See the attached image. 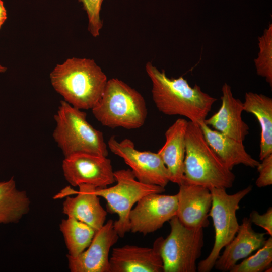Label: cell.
<instances>
[{
  "label": "cell",
  "mask_w": 272,
  "mask_h": 272,
  "mask_svg": "<svg viewBox=\"0 0 272 272\" xmlns=\"http://www.w3.org/2000/svg\"><path fill=\"white\" fill-rule=\"evenodd\" d=\"M212 196L211 207L209 213L215 229V241L213 248L207 258L198 264L199 272H209L214 267L221 250L228 245L236 235L239 228L236 211L240 201L252 190L249 185L237 192L229 194L224 188L209 189Z\"/></svg>",
  "instance_id": "cell-6"
},
{
  "label": "cell",
  "mask_w": 272,
  "mask_h": 272,
  "mask_svg": "<svg viewBox=\"0 0 272 272\" xmlns=\"http://www.w3.org/2000/svg\"><path fill=\"white\" fill-rule=\"evenodd\" d=\"M114 174L116 184L109 188H96L95 193L106 200L108 212L118 215L114 228L119 237L123 238L130 231L129 216L134 205L145 195L162 193L165 188L139 182L129 168L117 170Z\"/></svg>",
  "instance_id": "cell-7"
},
{
  "label": "cell",
  "mask_w": 272,
  "mask_h": 272,
  "mask_svg": "<svg viewBox=\"0 0 272 272\" xmlns=\"http://www.w3.org/2000/svg\"><path fill=\"white\" fill-rule=\"evenodd\" d=\"M169 223L170 234L161 247L164 272H195L203 245V228L187 227L176 216Z\"/></svg>",
  "instance_id": "cell-8"
},
{
  "label": "cell",
  "mask_w": 272,
  "mask_h": 272,
  "mask_svg": "<svg viewBox=\"0 0 272 272\" xmlns=\"http://www.w3.org/2000/svg\"><path fill=\"white\" fill-rule=\"evenodd\" d=\"M179 186L176 216L180 222L191 228L207 227L212 202L210 190L203 186L185 183Z\"/></svg>",
  "instance_id": "cell-14"
},
{
  "label": "cell",
  "mask_w": 272,
  "mask_h": 272,
  "mask_svg": "<svg viewBox=\"0 0 272 272\" xmlns=\"http://www.w3.org/2000/svg\"><path fill=\"white\" fill-rule=\"evenodd\" d=\"M109 220L96 231L86 250L76 256L68 254V267L71 272H110L109 252L119 237Z\"/></svg>",
  "instance_id": "cell-12"
},
{
  "label": "cell",
  "mask_w": 272,
  "mask_h": 272,
  "mask_svg": "<svg viewBox=\"0 0 272 272\" xmlns=\"http://www.w3.org/2000/svg\"><path fill=\"white\" fill-rule=\"evenodd\" d=\"M188 121L177 119L165 133L166 141L158 153L165 165L170 182L179 186L184 182L185 137Z\"/></svg>",
  "instance_id": "cell-18"
},
{
  "label": "cell",
  "mask_w": 272,
  "mask_h": 272,
  "mask_svg": "<svg viewBox=\"0 0 272 272\" xmlns=\"http://www.w3.org/2000/svg\"><path fill=\"white\" fill-rule=\"evenodd\" d=\"M75 197L67 196L62 204V213L84 222L96 231L104 224L107 212L102 207L96 187L87 184L78 186Z\"/></svg>",
  "instance_id": "cell-16"
},
{
  "label": "cell",
  "mask_w": 272,
  "mask_h": 272,
  "mask_svg": "<svg viewBox=\"0 0 272 272\" xmlns=\"http://www.w3.org/2000/svg\"><path fill=\"white\" fill-rule=\"evenodd\" d=\"M91 110L102 125L110 128H139L148 113L143 96L117 78L108 80L100 99Z\"/></svg>",
  "instance_id": "cell-4"
},
{
  "label": "cell",
  "mask_w": 272,
  "mask_h": 272,
  "mask_svg": "<svg viewBox=\"0 0 272 272\" xmlns=\"http://www.w3.org/2000/svg\"><path fill=\"white\" fill-rule=\"evenodd\" d=\"M64 177L72 186L81 184L104 188L115 182L110 159L90 154H76L64 157L62 163Z\"/></svg>",
  "instance_id": "cell-10"
},
{
  "label": "cell",
  "mask_w": 272,
  "mask_h": 272,
  "mask_svg": "<svg viewBox=\"0 0 272 272\" xmlns=\"http://www.w3.org/2000/svg\"><path fill=\"white\" fill-rule=\"evenodd\" d=\"M222 103L219 110L203 122L230 138L243 142L249 134V126L243 120V102L233 96L226 83L222 87Z\"/></svg>",
  "instance_id": "cell-15"
},
{
  "label": "cell",
  "mask_w": 272,
  "mask_h": 272,
  "mask_svg": "<svg viewBox=\"0 0 272 272\" xmlns=\"http://www.w3.org/2000/svg\"><path fill=\"white\" fill-rule=\"evenodd\" d=\"M265 233L254 231L249 218L244 217L232 241L227 245L214 267L222 271H229L240 259L247 257L264 244Z\"/></svg>",
  "instance_id": "cell-17"
},
{
  "label": "cell",
  "mask_w": 272,
  "mask_h": 272,
  "mask_svg": "<svg viewBox=\"0 0 272 272\" xmlns=\"http://www.w3.org/2000/svg\"><path fill=\"white\" fill-rule=\"evenodd\" d=\"M257 166L259 176L256 180L258 187H263L272 184V154L263 159Z\"/></svg>",
  "instance_id": "cell-26"
},
{
  "label": "cell",
  "mask_w": 272,
  "mask_h": 272,
  "mask_svg": "<svg viewBox=\"0 0 272 272\" xmlns=\"http://www.w3.org/2000/svg\"><path fill=\"white\" fill-rule=\"evenodd\" d=\"M272 238L266 239L264 245L254 255L236 264L230 272H262L271 267ZM265 270V271H266Z\"/></svg>",
  "instance_id": "cell-24"
},
{
  "label": "cell",
  "mask_w": 272,
  "mask_h": 272,
  "mask_svg": "<svg viewBox=\"0 0 272 272\" xmlns=\"http://www.w3.org/2000/svg\"><path fill=\"white\" fill-rule=\"evenodd\" d=\"M243 110L253 114L260 128L259 159L272 154V99L262 94L245 93Z\"/></svg>",
  "instance_id": "cell-20"
},
{
  "label": "cell",
  "mask_w": 272,
  "mask_h": 272,
  "mask_svg": "<svg viewBox=\"0 0 272 272\" xmlns=\"http://www.w3.org/2000/svg\"><path fill=\"white\" fill-rule=\"evenodd\" d=\"M177 206V194L151 193L145 195L130 212V231L146 235L158 230L176 215Z\"/></svg>",
  "instance_id": "cell-11"
},
{
  "label": "cell",
  "mask_w": 272,
  "mask_h": 272,
  "mask_svg": "<svg viewBox=\"0 0 272 272\" xmlns=\"http://www.w3.org/2000/svg\"><path fill=\"white\" fill-rule=\"evenodd\" d=\"M103 1L79 0L82 3L88 16V30L94 37L100 35L103 26V22L100 18V11Z\"/></svg>",
  "instance_id": "cell-25"
},
{
  "label": "cell",
  "mask_w": 272,
  "mask_h": 272,
  "mask_svg": "<svg viewBox=\"0 0 272 272\" xmlns=\"http://www.w3.org/2000/svg\"><path fill=\"white\" fill-rule=\"evenodd\" d=\"M251 223L263 228L270 235H272V208L269 207L267 211L260 215L256 210H253L249 215Z\"/></svg>",
  "instance_id": "cell-27"
},
{
  "label": "cell",
  "mask_w": 272,
  "mask_h": 272,
  "mask_svg": "<svg viewBox=\"0 0 272 272\" xmlns=\"http://www.w3.org/2000/svg\"><path fill=\"white\" fill-rule=\"evenodd\" d=\"M199 126L208 145L230 170L239 164L255 168L260 163L246 152L243 142L213 130L203 122Z\"/></svg>",
  "instance_id": "cell-19"
},
{
  "label": "cell",
  "mask_w": 272,
  "mask_h": 272,
  "mask_svg": "<svg viewBox=\"0 0 272 272\" xmlns=\"http://www.w3.org/2000/svg\"><path fill=\"white\" fill-rule=\"evenodd\" d=\"M26 192L17 189L14 177L0 181V224L19 222L30 210Z\"/></svg>",
  "instance_id": "cell-21"
},
{
  "label": "cell",
  "mask_w": 272,
  "mask_h": 272,
  "mask_svg": "<svg viewBox=\"0 0 272 272\" xmlns=\"http://www.w3.org/2000/svg\"><path fill=\"white\" fill-rule=\"evenodd\" d=\"M51 84L64 100L80 110L92 109L100 99L108 79L94 60L73 57L57 64Z\"/></svg>",
  "instance_id": "cell-2"
},
{
  "label": "cell",
  "mask_w": 272,
  "mask_h": 272,
  "mask_svg": "<svg viewBox=\"0 0 272 272\" xmlns=\"http://www.w3.org/2000/svg\"><path fill=\"white\" fill-rule=\"evenodd\" d=\"M86 113L60 101L54 118L56 125L53 138L64 157L85 153L107 157L108 146L103 133L87 120Z\"/></svg>",
  "instance_id": "cell-5"
},
{
  "label": "cell",
  "mask_w": 272,
  "mask_h": 272,
  "mask_svg": "<svg viewBox=\"0 0 272 272\" xmlns=\"http://www.w3.org/2000/svg\"><path fill=\"white\" fill-rule=\"evenodd\" d=\"M259 52L254 59L257 74L265 79L272 86V24L264 29L263 34L258 38Z\"/></svg>",
  "instance_id": "cell-23"
},
{
  "label": "cell",
  "mask_w": 272,
  "mask_h": 272,
  "mask_svg": "<svg viewBox=\"0 0 272 272\" xmlns=\"http://www.w3.org/2000/svg\"><path fill=\"white\" fill-rule=\"evenodd\" d=\"M7 68L0 65V73H4L6 71Z\"/></svg>",
  "instance_id": "cell-29"
},
{
  "label": "cell",
  "mask_w": 272,
  "mask_h": 272,
  "mask_svg": "<svg viewBox=\"0 0 272 272\" xmlns=\"http://www.w3.org/2000/svg\"><path fill=\"white\" fill-rule=\"evenodd\" d=\"M152 83V96L161 113L169 116L180 115L200 125L206 119L217 99L204 92L195 84L191 87L183 77L170 78L151 62L145 66Z\"/></svg>",
  "instance_id": "cell-1"
},
{
  "label": "cell",
  "mask_w": 272,
  "mask_h": 272,
  "mask_svg": "<svg viewBox=\"0 0 272 272\" xmlns=\"http://www.w3.org/2000/svg\"><path fill=\"white\" fill-rule=\"evenodd\" d=\"M7 18V11L3 2L0 0V29Z\"/></svg>",
  "instance_id": "cell-28"
},
{
  "label": "cell",
  "mask_w": 272,
  "mask_h": 272,
  "mask_svg": "<svg viewBox=\"0 0 272 272\" xmlns=\"http://www.w3.org/2000/svg\"><path fill=\"white\" fill-rule=\"evenodd\" d=\"M107 146L113 154L123 159L139 182L163 187L170 182L168 170L158 153L139 151L131 140L119 142L115 136L110 137Z\"/></svg>",
  "instance_id": "cell-9"
},
{
  "label": "cell",
  "mask_w": 272,
  "mask_h": 272,
  "mask_svg": "<svg viewBox=\"0 0 272 272\" xmlns=\"http://www.w3.org/2000/svg\"><path fill=\"white\" fill-rule=\"evenodd\" d=\"M68 255L76 256L90 244L96 231L86 223L71 217L61 220L59 224Z\"/></svg>",
  "instance_id": "cell-22"
},
{
  "label": "cell",
  "mask_w": 272,
  "mask_h": 272,
  "mask_svg": "<svg viewBox=\"0 0 272 272\" xmlns=\"http://www.w3.org/2000/svg\"><path fill=\"white\" fill-rule=\"evenodd\" d=\"M184 182L213 187H231L235 176L205 139L199 125L188 122L185 137Z\"/></svg>",
  "instance_id": "cell-3"
},
{
  "label": "cell",
  "mask_w": 272,
  "mask_h": 272,
  "mask_svg": "<svg viewBox=\"0 0 272 272\" xmlns=\"http://www.w3.org/2000/svg\"><path fill=\"white\" fill-rule=\"evenodd\" d=\"M162 237L157 238L152 248L126 245L113 248L109 258L110 272H163L161 254Z\"/></svg>",
  "instance_id": "cell-13"
}]
</instances>
